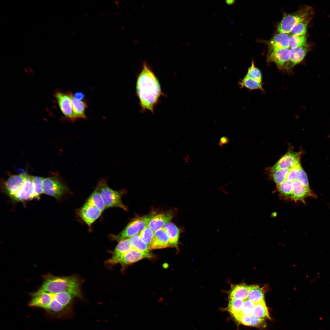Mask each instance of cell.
Returning a JSON list of instances; mask_svg holds the SVG:
<instances>
[{"label": "cell", "instance_id": "obj_8", "mask_svg": "<svg viewBox=\"0 0 330 330\" xmlns=\"http://www.w3.org/2000/svg\"><path fill=\"white\" fill-rule=\"evenodd\" d=\"M290 55L291 49L289 48L272 51L269 54L268 60L276 64L280 70L286 72Z\"/></svg>", "mask_w": 330, "mask_h": 330}, {"label": "cell", "instance_id": "obj_36", "mask_svg": "<svg viewBox=\"0 0 330 330\" xmlns=\"http://www.w3.org/2000/svg\"><path fill=\"white\" fill-rule=\"evenodd\" d=\"M154 232L151 228L147 226L140 232L139 235L142 240L149 246Z\"/></svg>", "mask_w": 330, "mask_h": 330}, {"label": "cell", "instance_id": "obj_16", "mask_svg": "<svg viewBox=\"0 0 330 330\" xmlns=\"http://www.w3.org/2000/svg\"><path fill=\"white\" fill-rule=\"evenodd\" d=\"M292 184V192L291 199L295 201H303L308 196H315L310 187L304 185L297 180H294Z\"/></svg>", "mask_w": 330, "mask_h": 330}, {"label": "cell", "instance_id": "obj_38", "mask_svg": "<svg viewBox=\"0 0 330 330\" xmlns=\"http://www.w3.org/2000/svg\"><path fill=\"white\" fill-rule=\"evenodd\" d=\"M266 324L264 319L260 318L253 315L251 316L250 326L258 328H264Z\"/></svg>", "mask_w": 330, "mask_h": 330}, {"label": "cell", "instance_id": "obj_31", "mask_svg": "<svg viewBox=\"0 0 330 330\" xmlns=\"http://www.w3.org/2000/svg\"><path fill=\"white\" fill-rule=\"evenodd\" d=\"M307 45L305 35H291L289 38V47L294 49Z\"/></svg>", "mask_w": 330, "mask_h": 330}, {"label": "cell", "instance_id": "obj_10", "mask_svg": "<svg viewBox=\"0 0 330 330\" xmlns=\"http://www.w3.org/2000/svg\"><path fill=\"white\" fill-rule=\"evenodd\" d=\"M37 198L31 177H28L20 189L11 198L13 201L23 203Z\"/></svg>", "mask_w": 330, "mask_h": 330}, {"label": "cell", "instance_id": "obj_14", "mask_svg": "<svg viewBox=\"0 0 330 330\" xmlns=\"http://www.w3.org/2000/svg\"><path fill=\"white\" fill-rule=\"evenodd\" d=\"M310 47L307 44L297 48L290 49V58L286 72L288 74L291 73L293 68L300 63L305 57L310 49Z\"/></svg>", "mask_w": 330, "mask_h": 330}, {"label": "cell", "instance_id": "obj_39", "mask_svg": "<svg viewBox=\"0 0 330 330\" xmlns=\"http://www.w3.org/2000/svg\"><path fill=\"white\" fill-rule=\"evenodd\" d=\"M236 319L244 325L250 326L251 316L242 315Z\"/></svg>", "mask_w": 330, "mask_h": 330}, {"label": "cell", "instance_id": "obj_37", "mask_svg": "<svg viewBox=\"0 0 330 330\" xmlns=\"http://www.w3.org/2000/svg\"><path fill=\"white\" fill-rule=\"evenodd\" d=\"M255 305V304L253 302L248 299L244 300L242 309L241 315H253Z\"/></svg>", "mask_w": 330, "mask_h": 330}, {"label": "cell", "instance_id": "obj_27", "mask_svg": "<svg viewBox=\"0 0 330 330\" xmlns=\"http://www.w3.org/2000/svg\"><path fill=\"white\" fill-rule=\"evenodd\" d=\"M253 315L262 319L270 318L265 301L255 304Z\"/></svg>", "mask_w": 330, "mask_h": 330}, {"label": "cell", "instance_id": "obj_17", "mask_svg": "<svg viewBox=\"0 0 330 330\" xmlns=\"http://www.w3.org/2000/svg\"><path fill=\"white\" fill-rule=\"evenodd\" d=\"M173 215L170 212L153 214L149 222L148 226L154 232L163 228L170 222L173 217Z\"/></svg>", "mask_w": 330, "mask_h": 330}, {"label": "cell", "instance_id": "obj_21", "mask_svg": "<svg viewBox=\"0 0 330 330\" xmlns=\"http://www.w3.org/2000/svg\"><path fill=\"white\" fill-rule=\"evenodd\" d=\"M68 93L71 97L73 111L76 118L86 119V116L85 112L87 108L86 102L75 98L71 92Z\"/></svg>", "mask_w": 330, "mask_h": 330}, {"label": "cell", "instance_id": "obj_20", "mask_svg": "<svg viewBox=\"0 0 330 330\" xmlns=\"http://www.w3.org/2000/svg\"><path fill=\"white\" fill-rule=\"evenodd\" d=\"M163 228L166 230L169 237L168 247L178 248L180 233L179 229L175 224L170 222L166 224Z\"/></svg>", "mask_w": 330, "mask_h": 330}, {"label": "cell", "instance_id": "obj_29", "mask_svg": "<svg viewBox=\"0 0 330 330\" xmlns=\"http://www.w3.org/2000/svg\"><path fill=\"white\" fill-rule=\"evenodd\" d=\"M130 239L134 248L142 251H149V246L142 240L139 235H134Z\"/></svg>", "mask_w": 330, "mask_h": 330}, {"label": "cell", "instance_id": "obj_18", "mask_svg": "<svg viewBox=\"0 0 330 330\" xmlns=\"http://www.w3.org/2000/svg\"><path fill=\"white\" fill-rule=\"evenodd\" d=\"M290 36L288 34L280 32L274 36L269 42L272 51L288 48Z\"/></svg>", "mask_w": 330, "mask_h": 330}, {"label": "cell", "instance_id": "obj_42", "mask_svg": "<svg viewBox=\"0 0 330 330\" xmlns=\"http://www.w3.org/2000/svg\"><path fill=\"white\" fill-rule=\"evenodd\" d=\"M73 96L75 98L79 100L83 99L85 97L84 94L81 92H76Z\"/></svg>", "mask_w": 330, "mask_h": 330}, {"label": "cell", "instance_id": "obj_3", "mask_svg": "<svg viewBox=\"0 0 330 330\" xmlns=\"http://www.w3.org/2000/svg\"><path fill=\"white\" fill-rule=\"evenodd\" d=\"M314 15L312 7L303 6L295 12L284 15L277 26V30L280 33H290L295 25L305 20H311Z\"/></svg>", "mask_w": 330, "mask_h": 330}, {"label": "cell", "instance_id": "obj_6", "mask_svg": "<svg viewBox=\"0 0 330 330\" xmlns=\"http://www.w3.org/2000/svg\"><path fill=\"white\" fill-rule=\"evenodd\" d=\"M154 257V255L149 251H142L133 247L126 254L119 258L114 259L110 258L105 263L110 265L119 264L123 266H125L143 259L150 258Z\"/></svg>", "mask_w": 330, "mask_h": 330}, {"label": "cell", "instance_id": "obj_5", "mask_svg": "<svg viewBox=\"0 0 330 330\" xmlns=\"http://www.w3.org/2000/svg\"><path fill=\"white\" fill-rule=\"evenodd\" d=\"M153 214L137 218L131 221L125 228L117 235H110L112 240L119 242L121 240L138 235L146 227L148 226L149 222Z\"/></svg>", "mask_w": 330, "mask_h": 330}, {"label": "cell", "instance_id": "obj_32", "mask_svg": "<svg viewBox=\"0 0 330 330\" xmlns=\"http://www.w3.org/2000/svg\"><path fill=\"white\" fill-rule=\"evenodd\" d=\"M310 20H306L295 25L292 29L290 33L291 35L301 36L305 35L307 26Z\"/></svg>", "mask_w": 330, "mask_h": 330}, {"label": "cell", "instance_id": "obj_2", "mask_svg": "<svg viewBox=\"0 0 330 330\" xmlns=\"http://www.w3.org/2000/svg\"><path fill=\"white\" fill-rule=\"evenodd\" d=\"M44 281L39 290L56 294L70 292L81 298L79 290V282L73 276L57 277L48 274L44 277Z\"/></svg>", "mask_w": 330, "mask_h": 330}, {"label": "cell", "instance_id": "obj_35", "mask_svg": "<svg viewBox=\"0 0 330 330\" xmlns=\"http://www.w3.org/2000/svg\"><path fill=\"white\" fill-rule=\"evenodd\" d=\"M295 178L304 185L310 187L306 174L301 165L299 167L295 172Z\"/></svg>", "mask_w": 330, "mask_h": 330}, {"label": "cell", "instance_id": "obj_26", "mask_svg": "<svg viewBox=\"0 0 330 330\" xmlns=\"http://www.w3.org/2000/svg\"><path fill=\"white\" fill-rule=\"evenodd\" d=\"M248 299L255 304L265 301L263 291L257 286H250Z\"/></svg>", "mask_w": 330, "mask_h": 330}, {"label": "cell", "instance_id": "obj_7", "mask_svg": "<svg viewBox=\"0 0 330 330\" xmlns=\"http://www.w3.org/2000/svg\"><path fill=\"white\" fill-rule=\"evenodd\" d=\"M43 193L59 200L66 193L67 188L58 178L54 177L43 178Z\"/></svg>", "mask_w": 330, "mask_h": 330}, {"label": "cell", "instance_id": "obj_24", "mask_svg": "<svg viewBox=\"0 0 330 330\" xmlns=\"http://www.w3.org/2000/svg\"><path fill=\"white\" fill-rule=\"evenodd\" d=\"M86 202L101 212L106 208L101 194L96 188L89 197Z\"/></svg>", "mask_w": 330, "mask_h": 330}, {"label": "cell", "instance_id": "obj_28", "mask_svg": "<svg viewBox=\"0 0 330 330\" xmlns=\"http://www.w3.org/2000/svg\"><path fill=\"white\" fill-rule=\"evenodd\" d=\"M290 169H279L271 171V176L277 185L281 184L286 180Z\"/></svg>", "mask_w": 330, "mask_h": 330}, {"label": "cell", "instance_id": "obj_34", "mask_svg": "<svg viewBox=\"0 0 330 330\" xmlns=\"http://www.w3.org/2000/svg\"><path fill=\"white\" fill-rule=\"evenodd\" d=\"M31 179L37 198H39L40 195L43 193V178L41 177L35 176L31 177Z\"/></svg>", "mask_w": 330, "mask_h": 330}, {"label": "cell", "instance_id": "obj_25", "mask_svg": "<svg viewBox=\"0 0 330 330\" xmlns=\"http://www.w3.org/2000/svg\"><path fill=\"white\" fill-rule=\"evenodd\" d=\"M244 300L238 299H229L228 309L236 319L241 315V310Z\"/></svg>", "mask_w": 330, "mask_h": 330}, {"label": "cell", "instance_id": "obj_23", "mask_svg": "<svg viewBox=\"0 0 330 330\" xmlns=\"http://www.w3.org/2000/svg\"><path fill=\"white\" fill-rule=\"evenodd\" d=\"M240 88H245L250 90H260L264 91L262 82H260L245 76L239 82Z\"/></svg>", "mask_w": 330, "mask_h": 330}, {"label": "cell", "instance_id": "obj_41", "mask_svg": "<svg viewBox=\"0 0 330 330\" xmlns=\"http://www.w3.org/2000/svg\"><path fill=\"white\" fill-rule=\"evenodd\" d=\"M229 142V138L226 136H222L218 142V145L220 147H222L225 145L227 144Z\"/></svg>", "mask_w": 330, "mask_h": 330}, {"label": "cell", "instance_id": "obj_40", "mask_svg": "<svg viewBox=\"0 0 330 330\" xmlns=\"http://www.w3.org/2000/svg\"><path fill=\"white\" fill-rule=\"evenodd\" d=\"M300 165V164L290 169L285 180L292 182L294 180H296L295 178V172L299 167Z\"/></svg>", "mask_w": 330, "mask_h": 330}, {"label": "cell", "instance_id": "obj_11", "mask_svg": "<svg viewBox=\"0 0 330 330\" xmlns=\"http://www.w3.org/2000/svg\"><path fill=\"white\" fill-rule=\"evenodd\" d=\"M55 97L61 112L65 117L72 121L76 119L68 93L65 94L58 91L55 93Z\"/></svg>", "mask_w": 330, "mask_h": 330}, {"label": "cell", "instance_id": "obj_33", "mask_svg": "<svg viewBox=\"0 0 330 330\" xmlns=\"http://www.w3.org/2000/svg\"><path fill=\"white\" fill-rule=\"evenodd\" d=\"M245 76L259 82H262V76L261 72L255 66L253 61L251 62V65L249 68Z\"/></svg>", "mask_w": 330, "mask_h": 330}, {"label": "cell", "instance_id": "obj_30", "mask_svg": "<svg viewBox=\"0 0 330 330\" xmlns=\"http://www.w3.org/2000/svg\"><path fill=\"white\" fill-rule=\"evenodd\" d=\"M277 186V189L281 194L286 198L291 199L292 192V182L285 180Z\"/></svg>", "mask_w": 330, "mask_h": 330}, {"label": "cell", "instance_id": "obj_22", "mask_svg": "<svg viewBox=\"0 0 330 330\" xmlns=\"http://www.w3.org/2000/svg\"><path fill=\"white\" fill-rule=\"evenodd\" d=\"M130 238L124 239L119 242L112 252V256L110 258L114 259L124 255L133 248Z\"/></svg>", "mask_w": 330, "mask_h": 330}, {"label": "cell", "instance_id": "obj_15", "mask_svg": "<svg viewBox=\"0 0 330 330\" xmlns=\"http://www.w3.org/2000/svg\"><path fill=\"white\" fill-rule=\"evenodd\" d=\"M169 239L164 228H162L154 232L149 246V250L168 247Z\"/></svg>", "mask_w": 330, "mask_h": 330}, {"label": "cell", "instance_id": "obj_13", "mask_svg": "<svg viewBox=\"0 0 330 330\" xmlns=\"http://www.w3.org/2000/svg\"><path fill=\"white\" fill-rule=\"evenodd\" d=\"M102 212L87 202L79 211L81 218L88 226H90L101 216Z\"/></svg>", "mask_w": 330, "mask_h": 330}, {"label": "cell", "instance_id": "obj_12", "mask_svg": "<svg viewBox=\"0 0 330 330\" xmlns=\"http://www.w3.org/2000/svg\"><path fill=\"white\" fill-rule=\"evenodd\" d=\"M28 177L22 174L10 176L4 184L3 191L11 198L20 189Z\"/></svg>", "mask_w": 330, "mask_h": 330}, {"label": "cell", "instance_id": "obj_19", "mask_svg": "<svg viewBox=\"0 0 330 330\" xmlns=\"http://www.w3.org/2000/svg\"><path fill=\"white\" fill-rule=\"evenodd\" d=\"M250 286L239 284L232 287L229 292V299H238L244 300L248 299Z\"/></svg>", "mask_w": 330, "mask_h": 330}, {"label": "cell", "instance_id": "obj_1", "mask_svg": "<svg viewBox=\"0 0 330 330\" xmlns=\"http://www.w3.org/2000/svg\"><path fill=\"white\" fill-rule=\"evenodd\" d=\"M136 89L142 111L154 113V108L163 93L158 79L146 62L143 63L137 77Z\"/></svg>", "mask_w": 330, "mask_h": 330}, {"label": "cell", "instance_id": "obj_4", "mask_svg": "<svg viewBox=\"0 0 330 330\" xmlns=\"http://www.w3.org/2000/svg\"><path fill=\"white\" fill-rule=\"evenodd\" d=\"M99 191L106 208L117 207L127 210L121 199L123 193L113 190L107 185L106 181L101 179L96 188Z\"/></svg>", "mask_w": 330, "mask_h": 330}, {"label": "cell", "instance_id": "obj_43", "mask_svg": "<svg viewBox=\"0 0 330 330\" xmlns=\"http://www.w3.org/2000/svg\"><path fill=\"white\" fill-rule=\"evenodd\" d=\"M226 3L228 4H232L233 3H234V1L233 0H227L226 1Z\"/></svg>", "mask_w": 330, "mask_h": 330}, {"label": "cell", "instance_id": "obj_9", "mask_svg": "<svg viewBox=\"0 0 330 330\" xmlns=\"http://www.w3.org/2000/svg\"><path fill=\"white\" fill-rule=\"evenodd\" d=\"M300 154L291 151L282 156L271 169V171L282 169H291L300 164Z\"/></svg>", "mask_w": 330, "mask_h": 330}]
</instances>
